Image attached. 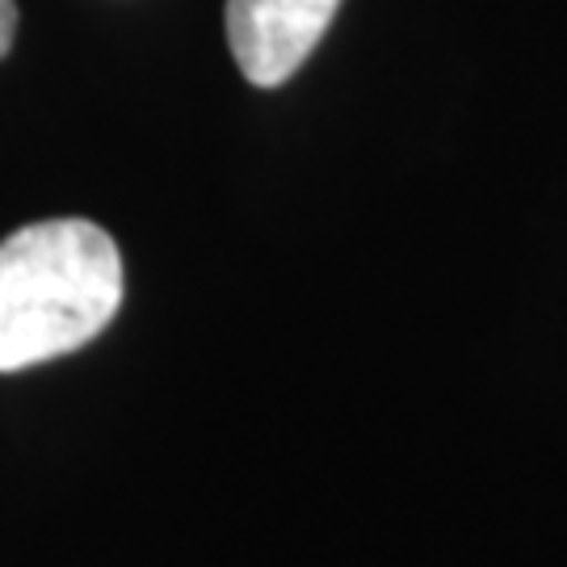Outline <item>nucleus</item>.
Masks as SVG:
<instances>
[{
  "label": "nucleus",
  "instance_id": "f257e3e1",
  "mask_svg": "<svg viewBox=\"0 0 567 567\" xmlns=\"http://www.w3.org/2000/svg\"><path fill=\"white\" fill-rule=\"evenodd\" d=\"M122 307V252L89 219H42L0 240V374L89 344Z\"/></svg>",
  "mask_w": 567,
  "mask_h": 567
},
{
  "label": "nucleus",
  "instance_id": "7ed1b4c3",
  "mask_svg": "<svg viewBox=\"0 0 567 567\" xmlns=\"http://www.w3.org/2000/svg\"><path fill=\"white\" fill-rule=\"evenodd\" d=\"M13 39H18V0H0V60L9 55Z\"/></svg>",
  "mask_w": 567,
  "mask_h": 567
},
{
  "label": "nucleus",
  "instance_id": "f03ea898",
  "mask_svg": "<svg viewBox=\"0 0 567 567\" xmlns=\"http://www.w3.org/2000/svg\"><path fill=\"white\" fill-rule=\"evenodd\" d=\"M341 0H227V42L261 89L290 81L320 47Z\"/></svg>",
  "mask_w": 567,
  "mask_h": 567
}]
</instances>
